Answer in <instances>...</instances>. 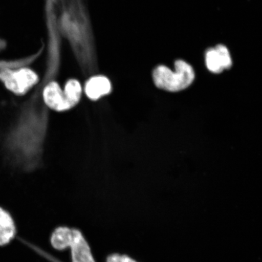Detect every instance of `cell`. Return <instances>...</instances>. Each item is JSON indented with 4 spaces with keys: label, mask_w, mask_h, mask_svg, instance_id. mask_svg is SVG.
<instances>
[{
    "label": "cell",
    "mask_w": 262,
    "mask_h": 262,
    "mask_svg": "<svg viewBox=\"0 0 262 262\" xmlns=\"http://www.w3.org/2000/svg\"><path fill=\"white\" fill-rule=\"evenodd\" d=\"M111 82L103 76H96L88 80L85 86V93L91 100L96 101L111 93Z\"/></svg>",
    "instance_id": "8992f818"
},
{
    "label": "cell",
    "mask_w": 262,
    "mask_h": 262,
    "mask_svg": "<svg viewBox=\"0 0 262 262\" xmlns=\"http://www.w3.org/2000/svg\"><path fill=\"white\" fill-rule=\"evenodd\" d=\"M16 232L14 221L9 213L0 208V246L9 243Z\"/></svg>",
    "instance_id": "52a82bcc"
},
{
    "label": "cell",
    "mask_w": 262,
    "mask_h": 262,
    "mask_svg": "<svg viewBox=\"0 0 262 262\" xmlns=\"http://www.w3.org/2000/svg\"><path fill=\"white\" fill-rule=\"evenodd\" d=\"M0 80L7 89L18 96L24 95L37 83L38 77L29 69H6L0 72Z\"/></svg>",
    "instance_id": "3957f363"
},
{
    "label": "cell",
    "mask_w": 262,
    "mask_h": 262,
    "mask_svg": "<svg viewBox=\"0 0 262 262\" xmlns=\"http://www.w3.org/2000/svg\"><path fill=\"white\" fill-rule=\"evenodd\" d=\"M51 242L58 250L71 247L73 262H96L89 245L78 229L58 227L52 233Z\"/></svg>",
    "instance_id": "7a4b0ae2"
},
{
    "label": "cell",
    "mask_w": 262,
    "mask_h": 262,
    "mask_svg": "<svg viewBox=\"0 0 262 262\" xmlns=\"http://www.w3.org/2000/svg\"><path fill=\"white\" fill-rule=\"evenodd\" d=\"M64 94L68 103L71 108L73 107L79 102L82 88L80 83L76 80H70L66 84Z\"/></svg>",
    "instance_id": "ba28073f"
},
{
    "label": "cell",
    "mask_w": 262,
    "mask_h": 262,
    "mask_svg": "<svg viewBox=\"0 0 262 262\" xmlns=\"http://www.w3.org/2000/svg\"><path fill=\"white\" fill-rule=\"evenodd\" d=\"M205 63L208 70L214 74H221L232 66L230 52L225 45H218L209 48L205 53Z\"/></svg>",
    "instance_id": "277c9868"
},
{
    "label": "cell",
    "mask_w": 262,
    "mask_h": 262,
    "mask_svg": "<svg viewBox=\"0 0 262 262\" xmlns=\"http://www.w3.org/2000/svg\"><path fill=\"white\" fill-rule=\"evenodd\" d=\"M174 67V71L165 65H160L155 69L152 78L157 88L176 93L191 86L195 79V72L192 66L184 60H178Z\"/></svg>",
    "instance_id": "6da1fadb"
},
{
    "label": "cell",
    "mask_w": 262,
    "mask_h": 262,
    "mask_svg": "<svg viewBox=\"0 0 262 262\" xmlns=\"http://www.w3.org/2000/svg\"><path fill=\"white\" fill-rule=\"evenodd\" d=\"M42 97L45 104L52 110L64 111L71 109L64 92L56 82H51L45 88Z\"/></svg>",
    "instance_id": "5b68a950"
},
{
    "label": "cell",
    "mask_w": 262,
    "mask_h": 262,
    "mask_svg": "<svg viewBox=\"0 0 262 262\" xmlns=\"http://www.w3.org/2000/svg\"><path fill=\"white\" fill-rule=\"evenodd\" d=\"M107 262H137L126 255L113 254L107 258Z\"/></svg>",
    "instance_id": "9c48e42d"
}]
</instances>
